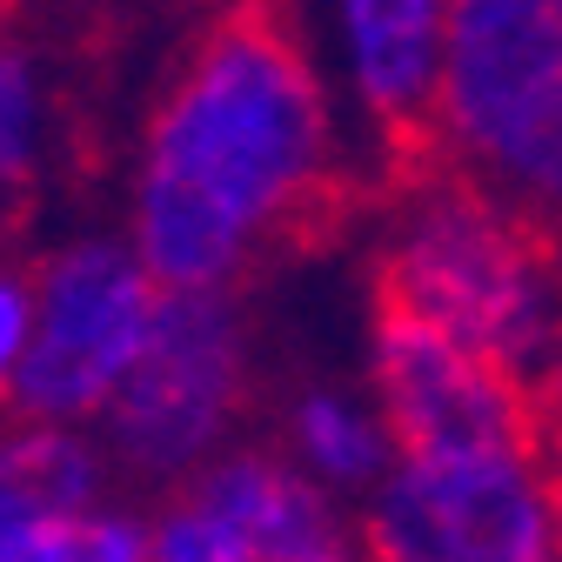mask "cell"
<instances>
[{
	"mask_svg": "<svg viewBox=\"0 0 562 562\" xmlns=\"http://www.w3.org/2000/svg\"><path fill=\"white\" fill-rule=\"evenodd\" d=\"M335 168L341 101L322 60L268 0H235L140 121L121 235L161 289H241L328 201Z\"/></svg>",
	"mask_w": 562,
	"mask_h": 562,
	"instance_id": "obj_1",
	"label": "cell"
},
{
	"mask_svg": "<svg viewBox=\"0 0 562 562\" xmlns=\"http://www.w3.org/2000/svg\"><path fill=\"white\" fill-rule=\"evenodd\" d=\"M375 295L536 382L562 341V235L442 161L395 194Z\"/></svg>",
	"mask_w": 562,
	"mask_h": 562,
	"instance_id": "obj_2",
	"label": "cell"
},
{
	"mask_svg": "<svg viewBox=\"0 0 562 562\" xmlns=\"http://www.w3.org/2000/svg\"><path fill=\"white\" fill-rule=\"evenodd\" d=\"M429 148L562 235V0H449Z\"/></svg>",
	"mask_w": 562,
	"mask_h": 562,
	"instance_id": "obj_3",
	"label": "cell"
},
{
	"mask_svg": "<svg viewBox=\"0 0 562 562\" xmlns=\"http://www.w3.org/2000/svg\"><path fill=\"white\" fill-rule=\"evenodd\" d=\"M356 536L382 562H562L549 436L395 449L356 503Z\"/></svg>",
	"mask_w": 562,
	"mask_h": 562,
	"instance_id": "obj_4",
	"label": "cell"
},
{
	"mask_svg": "<svg viewBox=\"0 0 562 562\" xmlns=\"http://www.w3.org/2000/svg\"><path fill=\"white\" fill-rule=\"evenodd\" d=\"M255 402V335L235 289H168L140 362L101 408L94 436L114 475L161 496L228 449Z\"/></svg>",
	"mask_w": 562,
	"mask_h": 562,
	"instance_id": "obj_5",
	"label": "cell"
},
{
	"mask_svg": "<svg viewBox=\"0 0 562 562\" xmlns=\"http://www.w3.org/2000/svg\"><path fill=\"white\" fill-rule=\"evenodd\" d=\"M27 356L8 389V415L34 422H101L127 369L155 335L161 281L127 235H75L34 268Z\"/></svg>",
	"mask_w": 562,
	"mask_h": 562,
	"instance_id": "obj_6",
	"label": "cell"
},
{
	"mask_svg": "<svg viewBox=\"0 0 562 562\" xmlns=\"http://www.w3.org/2000/svg\"><path fill=\"white\" fill-rule=\"evenodd\" d=\"M356 503L328 496L274 442H228L148 509V562H341Z\"/></svg>",
	"mask_w": 562,
	"mask_h": 562,
	"instance_id": "obj_7",
	"label": "cell"
},
{
	"mask_svg": "<svg viewBox=\"0 0 562 562\" xmlns=\"http://www.w3.org/2000/svg\"><path fill=\"white\" fill-rule=\"evenodd\" d=\"M382 422L395 429V449H456V442H522L549 436L536 382L488 362L482 348L456 341L449 328L422 322L408 308H375L369 322V375Z\"/></svg>",
	"mask_w": 562,
	"mask_h": 562,
	"instance_id": "obj_8",
	"label": "cell"
},
{
	"mask_svg": "<svg viewBox=\"0 0 562 562\" xmlns=\"http://www.w3.org/2000/svg\"><path fill=\"white\" fill-rule=\"evenodd\" d=\"M449 0H328V88L375 140H429Z\"/></svg>",
	"mask_w": 562,
	"mask_h": 562,
	"instance_id": "obj_9",
	"label": "cell"
},
{
	"mask_svg": "<svg viewBox=\"0 0 562 562\" xmlns=\"http://www.w3.org/2000/svg\"><path fill=\"white\" fill-rule=\"evenodd\" d=\"M121 475L94 422H0V562H67L75 516L114 496Z\"/></svg>",
	"mask_w": 562,
	"mask_h": 562,
	"instance_id": "obj_10",
	"label": "cell"
},
{
	"mask_svg": "<svg viewBox=\"0 0 562 562\" xmlns=\"http://www.w3.org/2000/svg\"><path fill=\"white\" fill-rule=\"evenodd\" d=\"M274 449L289 456L302 475H315L328 496L362 503L395 462V429L382 422L369 389H341V382H308L281 402L274 422Z\"/></svg>",
	"mask_w": 562,
	"mask_h": 562,
	"instance_id": "obj_11",
	"label": "cell"
},
{
	"mask_svg": "<svg viewBox=\"0 0 562 562\" xmlns=\"http://www.w3.org/2000/svg\"><path fill=\"white\" fill-rule=\"evenodd\" d=\"M54 134V94L34 47L0 41V207H21L41 188Z\"/></svg>",
	"mask_w": 562,
	"mask_h": 562,
	"instance_id": "obj_12",
	"label": "cell"
},
{
	"mask_svg": "<svg viewBox=\"0 0 562 562\" xmlns=\"http://www.w3.org/2000/svg\"><path fill=\"white\" fill-rule=\"evenodd\" d=\"M27 322H34V274L0 261V415H8V389L27 356Z\"/></svg>",
	"mask_w": 562,
	"mask_h": 562,
	"instance_id": "obj_13",
	"label": "cell"
},
{
	"mask_svg": "<svg viewBox=\"0 0 562 562\" xmlns=\"http://www.w3.org/2000/svg\"><path fill=\"white\" fill-rule=\"evenodd\" d=\"M536 408H542V429H562V341L549 348V362L536 369Z\"/></svg>",
	"mask_w": 562,
	"mask_h": 562,
	"instance_id": "obj_14",
	"label": "cell"
},
{
	"mask_svg": "<svg viewBox=\"0 0 562 562\" xmlns=\"http://www.w3.org/2000/svg\"><path fill=\"white\" fill-rule=\"evenodd\" d=\"M549 462H555V488H562V429H549Z\"/></svg>",
	"mask_w": 562,
	"mask_h": 562,
	"instance_id": "obj_15",
	"label": "cell"
}]
</instances>
